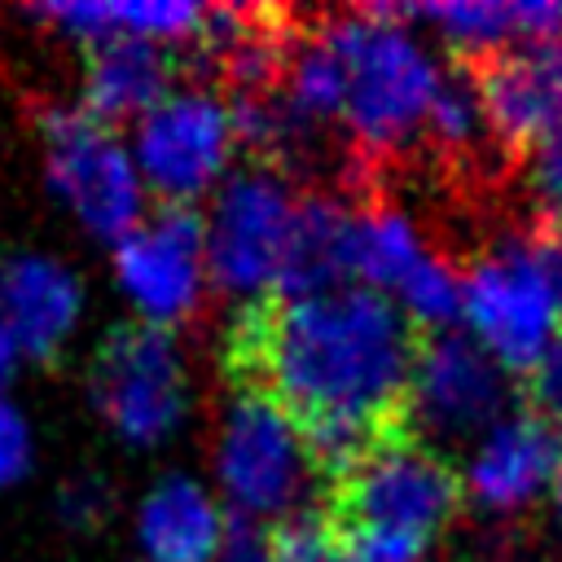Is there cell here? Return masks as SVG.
Listing matches in <instances>:
<instances>
[{"label": "cell", "instance_id": "6da1fadb", "mask_svg": "<svg viewBox=\"0 0 562 562\" xmlns=\"http://www.w3.org/2000/svg\"><path fill=\"white\" fill-rule=\"evenodd\" d=\"M413 356V321L369 285L241 303L220 342L228 386L285 408L303 426L325 483L373 439L404 426Z\"/></svg>", "mask_w": 562, "mask_h": 562}, {"label": "cell", "instance_id": "7a4b0ae2", "mask_svg": "<svg viewBox=\"0 0 562 562\" xmlns=\"http://www.w3.org/2000/svg\"><path fill=\"white\" fill-rule=\"evenodd\" d=\"M325 492V522L356 562H422L461 501L443 452L404 426L351 457Z\"/></svg>", "mask_w": 562, "mask_h": 562}, {"label": "cell", "instance_id": "3957f363", "mask_svg": "<svg viewBox=\"0 0 562 562\" xmlns=\"http://www.w3.org/2000/svg\"><path fill=\"white\" fill-rule=\"evenodd\" d=\"M342 61V127L364 162H391L422 145L443 66L400 9L338 13L325 26Z\"/></svg>", "mask_w": 562, "mask_h": 562}, {"label": "cell", "instance_id": "277c9868", "mask_svg": "<svg viewBox=\"0 0 562 562\" xmlns=\"http://www.w3.org/2000/svg\"><path fill=\"white\" fill-rule=\"evenodd\" d=\"M470 338L505 369H536L562 338V224L540 220L483 246L461 272Z\"/></svg>", "mask_w": 562, "mask_h": 562}, {"label": "cell", "instance_id": "5b68a950", "mask_svg": "<svg viewBox=\"0 0 562 562\" xmlns=\"http://www.w3.org/2000/svg\"><path fill=\"white\" fill-rule=\"evenodd\" d=\"M215 483L233 514L285 522L307 514V496L325 487V470L303 426L259 391H233L215 430Z\"/></svg>", "mask_w": 562, "mask_h": 562}, {"label": "cell", "instance_id": "8992f818", "mask_svg": "<svg viewBox=\"0 0 562 562\" xmlns=\"http://www.w3.org/2000/svg\"><path fill=\"white\" fill-rule=\"evenodd\" d=\"M88 395L101 422L132 448L167 443L189 413V373L171 329L123 321L88 364Z\"/></svg>", "mask_w": 562, "mask_h": 562}, {"label": "cell", "instance_id": "52a82bcc", "mask_svg": "<svg viewBox=\"0 0 562 562\" xmlns=\"http://www.w3.org/2000/svg\"><path fill=\"white\" fill-rule=\"evenodd\" d=\"M44 176L70 215L101 241H123L145 215V180L132 145L83 105H48L40 114Z\"/></svg>", "mask_w": 562, "mask_h": 562}, {"label": "cell", "instance_id": "ba28073f", "mask_svg": "<svg viewBox=\"0 0 562 562\" xmlns=\"http://www.w3.org/2000/svg\"><path fill=\"white\" fill-rule=\"evenodd\" d=\"M294 211L299 193L277 167L250 162L224 176V184L211 198V215L202 220L211 285L237 303L268 299V290H277L281 277Z\"/></svg>", "mask_w": 562, "mask_h": 562}, {"label": "cell", "instance_id": "9c48e42d", "mask_svg": "<svg viewBox=\"0 0 562 562\" xmlns=\"http://www.w3.org/2000/svg\"><path fill=\"white\" fill-rule=\"evenodd\" d=\"M233 105L206 83L171 88L149 114L136 119L132 132L136 171L162 206H193L202 193H215L233 162Z\"/></svg>", "mask_w": 562, "mask_h": 562}, {"label": "cell", "instance_id": "30bf717a", "mask_svg": "<svg viewBox=\"0 0 562 562\" xmlns=\"http://www.w3.org/2000/svg\"><path fill=\"white\" fill-rule=\"evenodd\" d=\"M509 408L505 364L492 360L470 334L435 329L417 342L404 430L422 443H465L483 439Z\"/></svg>", "mask_w": 562, "mask_h": 562}, {"label": "cell", "instance_id": "8fae6325", "mask_svg": "<svg viewBox=\"0 0 562 562\" xmlns=\"http://www.w3.org/2000/svg\"><path fill=\"white\" fill-rule=\"evenodd\" d=\"M351 281L395 299L400 312L417 325H430V334L461 316V272L435 255L413 215L391 202L356 206Z\"/></svg>", "mask_w": 562, "mask_h": 562}, {"label": "cell", "instance_id": "7c38bea8", "mask_svg": "<svg viewBox=\"0 0 562 562\" xmlns=\"http://www.w3.org/2000/svg\"><path fill=\"white\" fill-rule=\"evenodd\" d=\"M114 277L145 325H180L202 307L206 233L193 206H162L114 246Z\"/></svg>", "mask_w": 562, "mask_h": 562}, {"label": "cell", "instance_id": "4fadbf2b", "mask_svg": "<svg viewBox=\"0 0 562 562\" xmlns=\"http://www.w3.org/2000/svg\"><path fill=\"white\" fill-rule=\"evenodd\" d=\"M487 132L501 149L527 154L562 123V40L501 48L474 66Z\"/></svg>", "mask_w": 562, "mask_h": 562}, {"label": "cell", "instance_id": "5bb4252c", "mask_svg": "<svg viewBox=\"0 0 562 562\" xmlns=\"http://www.w3.org/2000/svg\"><path fill=\"white\" fill-rule=\"evenodd\" d=\"M562 430L540 413H505L465 461V492L492 514H514L558 483Z\"/></svg>", "mask_w": 562, "mask_h": 562}, {"label": "cell", "instance_id": "9a60e30c", "mask_svg": "<svg viewBox=\"0 0 562 562\" xmlns=\"http://www.w3.org/2000/svg\"><path fill=\"white\" fill-rule=\"evenodd\" d=\"M83 285L79 277L35 250H18L0 263V325L31 360H57L79 325Z\"/></svg>", "mask_w": 562, "mask_h": 562}, {"label": "cell", "instance_id": "2e32d148", "mask_svg": "<svg viewBox=\"0 0 562 562\" xmlns=\"http://www.w3.org/2000/svg\"><path fill=\"white\" fill-rule=\"evenodd\" d=\"M176 79V57L167 44L149 40H105L83 48V110L114 127L119 119L149 114Z\"/></svg>", "mask_w": 562, "mask_h": 562}, {"label": "cell", "instance_id": "e0dca14e", "mask_svg": "<svg viewBox=\"0 0 562 562\" xmlns=\"http://www.w3.org/2000/svg\"><path fill=\"white\" fill-rule=\"evenodd\" d=\"M224 522L228 514L198 479L162 474L136 509V540L149 562H215Z\"/></svg>", "mask_w": 562, "mask_h": 562}, {"label": "cell", "instance_id": "ac0fdd59", "mask_svg": "<svg viewBox=\"0 0 562 562\" xmlns=\"http://www.w3.org/2000/svg\"><path fill=\"white\" fill-rule=\"evenodd\" d=\"M413 22L435 26V35L461 57H492L531 40H562V4L553 0H461V4H413L400 9Z\"/></svg>", "mask_w": 562, "mask_h": 562}, {"label": "cell", "instance_id": "d6986e66", "mask_svg": "<svg viewBox=\"0 0 562 562\" xmlns=\"http://www.w3.org/2000/svg\"><path fill=\"white\" fill-rule=\"evenodd\" d=\"M40 22H53L61 35L79 40L83 48L105 40H149V44H198L206 9L180 0H75V4H40L31 9Z\"/></svg>", "mask_w": 562, "mask_h": 562}, {"label": "cell", "instance_id": "ffe728a7", "mask_svg": "<svg viewBox=\"0 0 562 562\" xmlns=\"http://www.w3.org/2000/svg\"><path fill=\"white\" fill-rule=\"evenodd\" d=\"M351 224H356V206H347L342 198H329V193L299 198L277 294H316L334 285H356L351 281Z\"/></svg>", "mask_w": 562, "mask_h": 562}, {"label": "cell", "instance_id": "44dd1931", "mask_svg": "<svg viewBox=\"0 0 562 562\" xmlns=\"http://www.w3.org/2000/svg\"><path fill=\"white\" fill-rule=\"evenodd\" d=\"M487 140H492V132H487V114H483V97H479L474 70H448L439 92H435L422 145H430L443 162L465 167V162H474L483 154Z\"/></svg>", "mask_w": 562, "mask_h": 562}, {"label": "cell", "instance_id": "7402d4cb", "mask_svg": "<svg viewBox=\"0 0 562 562\" xmlns=\"http://www.w3.org/2000/svg\"><path fill=\"white\" fill-rule=\"evenodd\" d=\"M272 544H277V562H356L334 536V527L325 522V514H312V509L277 522Z\"/></svg>", "mask_w": 562, "mask_h": 562}, {"label": "cell", "instance_id": "603a6c76", "mask_svg": "<svg viewBox=\"0 0 562 562\" xmlns=\"http://www.w3.org/2000/svg\"><path fill=\"white\" fill-rule=\"evenodd\" d=\"M527 180L544 202L549 220H558L562 215V123L527 149Z\"/></svg>", "mask_w": 562, "mask_h": 562}, {"label": "cell", "instance_id": "cb8c5ba5", "mask_svg": "<svg viewBox=\"0 0 562 562\" xmlns=\"http://www.w3.org/2000/svg\"><path fill=\"white\" fill-rule=\"evenodd\" d=\"M215 562H277V544H272L268 522H255V518L228 514Z\"/></svg>", "mask_w": 562, "mask_h": 562}, {"label": "cell", "instance_id": "d4e9b609", "mask_svg": "<svg viewBox=\"0 0 562 562\" xmlns=\"http://www.w3.org/2000/svg\"><path fill=\"white\" fill-rule=\"evenodd\" d=\"M31 470V426L18 404L0 395V487L18 483Z\"/></svg>", "mask_w": 562, "mask_h": 562}, {"label": "cell", "instance_id": "484cf974", "mask_svg": "<svg viewBox=\"0 0 562 562\" xmlns=\"http://www.w3.org/2000/svg\"><path fill=\"white\" fill-rule=\"evenodd\" d=\"M110 509V487L101 479H79V483H66L61 492V518L79 531H92Z\"/></svg>", "mask_w": 562, "mask_h": 562}, {"label": "cell", "instance_id": "4316f807", "mask_svg": "<svg viewBox=\"0 0 562 562\" xmlns=\"http://www.w3.org/2000/svg\"><path fill=\"white\" fill-rule=\"evenodd\" d=\"M531 400H536L540 417H549L553 426H562V338L531 369Z\"/></svg>", "mask_w": 562, "mask_h": 562}, {"label": "cell", "instance_id": "83f0119b", "mask_svg": "<svg viewBox=\"0 0 562 562\" xmlns=\"http://www.w3.org/2000/svg\"><path fill=\"white\" fill-rule=\"evenodd\" d=\"M18 360H22V351H18V342L9 338V329L0 325V386L13 378V369H18Z\"/></svg>", "mask_w": 562, "mask_h": 562}, {"label": "cell", "instance_id": "f1b7e54d", "mask_svg": "<svg viewBox=\"0 0 562 562\" xmlns=\"http://www.w3.org/2000/svg\"><path fill=\"white\" fill-rule=\"evenodd\" d=\"M553 501H558V514H562V470H558V483H553Z\"/></svg>", "mask_w": 562, "mask_h": 562}]
</instances>
